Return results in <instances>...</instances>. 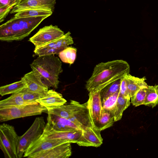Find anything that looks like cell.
I'll use <instances>...</instances> for the list:
<instances>
[{"mask_svg":"<svg viewBox=\"0 0 158 158\" xmlns=\"http://www.w3.org/2000/svg\"><path fill=\"white\" fill-rule=\"evenodd\" d=\"M20 136L14 127L4 123L0 126V148L6 158H18L17 150Z\"/></svg>","mask_w":158,"mask_h":158,"instance_id":"277c9868","label":"cell"},{"mask_svg":"<svg viewBox=\"0 0 158 158\" xmlns=\"http://www.w3.org/2000/svg\"><path fill=\"white\" fill-rule=\"evenodd\" d=\"M77 52L76 48L68 47L60 52L59 56L63 62L71 64L76 60Z\"/></svg>","mask_w":158,"mask_h":158,"instance_id":"484cf974","label":"cell"},{"mask_svg":"<svg viewBox=\"0 0 158 158\" xmlns=\"http://www.w3.org/2000/svg\"><path fill=\"white\" fill-rule=\"evenodd\" d=\"M30 65L32 70L39 74L49 88H58L59 76L63 71L61 62L58 57L53 55L38 56Z\"/></svg>","mask_w":158,"mask_h":158,"instance_id":"3957f363","label":"cell"},{"mask_svg":"<svg viewBox=\"0 0 158 158\" xmlns=\"http://www.w3.org/2000/svg\"><path fill=\"white\" fill-rule=\"evenodd\" d=\"M48 114L50 115L53 118L59 121L67 127L77 130H81L76 124L68 118L61 117L50 113H48Z\"/></svg>","mask_w":158,"mask_h":158,"instance_id":"1f68e13d","label":"cell"},{"mask_svg":"<svg viewBox=\"0 0 158 158\" xmlns=\"http://www.w3.org/2000/svg\"><path fill=\"white\" fill-rule=\"evenodd\" d=\"M26 87V84L21 78V80L19 81L1 86L0 94L3 96L7 94H14L20 92Z\"/></svg>","mask_w":158,"mask_h":158,"instance_id":"603a6c76","label":"cell"},{"mask_svg":"<svg viewBox=\"0 0 158 158\" xmlns=\"http://www.w3.org/2000/svg\"><path fill=\"white\" fill-rule=\"evenodd\" d=\"M73 43L71 33L68 31L56 40L40 47H35L34 52L38 56L59 54Z\"/></svg>","mask_w":158,"mask_h":158,"instance_id":"52a82bcc","label":"cell"},{"mask_svg":"<svg viewBox=\"0 0 158 158\" xmlns=\"http://www.w3.org/2000/svg\"><path fill=\"white\" fill-rule=\"evenodd\" d=\"M37 103H38L37 102H28L24 101L23 97V93L20 91L13 94L9 97L1 100L0 108Z\"/></svg>","mask_w":158,"mask_h":158,"instance_id":"d6986e66","label":"cell"},{"mask_svg":"<svg viewBox=\"0 0 158 158\" xmlns=\"http://www.w3.org/2000/svg\"><path fill=\"white\" fill-rule=\"evenodd\" d=\"M27 84L29 90L44 96L48 92L49 88L44 83L39 74L32 70L22 77Z\"/></svg>","mask_w":158,"mask_h":158,"instance_id":"9a60e30c","label":"cell"},{"mask_svg":"<svg viewBox=\"0 0 158 158\" xmlns=\"http://www.w3.org/2000/svg\"><path fill=\"white\" fill-rule=\"evenodd\" d=\"M70 142L62 139L45 138L42 135L30 145L25 152L23 157L29 158L37 153Z\"/></svg>","mask_w":158,"mask_h":158,"instance_id":"30bf717a","label":"cell"},{"mask_svg":"<svg viewBox=\"0 0 158 158\" xmlns=\"http://www.w3.org/2000/svg\"><path fill=\"white\" fill-rule=\"evenodd\" d=\"M22 0H0V7L11 6L14 7L19 4Z\"/></svg>","mask_w":158,"mask_h":158,"instance_id":"e575fe53","label":"cell"},{"mask_svg":"<svg viewBox=\"0 0 158 158\" xmlns=\"http://www.w3.org/2000/svg\"><path fill=\"white\" fill-rule=\"evenodd\" d=\"M65 104L58 107L47 108L48 113L68 119L71 116L73 112L74 100H71L69 104Z\"/></svg>","mask_w":158,"mask_h":158,"instance_id":"ffe728a7","label":"cell"},{"mask_svg":"<svg viewBox=\"0 0 158 158\" xmlns=\"http://www.w3.org/2000/svg\"><path fill=\"white\" fill-rule=\"evenodd\" d=\"M101 131L94 127H87L82 130V134L77 143L80 146H100L103 143Z\"/></svg>","mask_w":158,"mask_h":158,"instance_id":"4fadbf2b","label":"cell"},{"mask_svg":"<svg viewBox=\"0 0 158 158\" xmlns=\"http://www.w3.org/2000/svg\"><path fill=\"white\" fill-rule=\"evenodd\" d=\"M23 93V97L24 101L28 102H35L36 100L44 96L28 90L26 87L21 91Z\"/></svg>","mask_w":158,"mask_h":158,"instance_id":"4dcf8cb0","label":"cell"},{"mask_svg":"<svg viewBox=\"0 0 158 158\" xmlns=\"http://www.w3.org/2000/svg\"><path fill=\"white\" fill-rule=\"evenodd\" d=\"M120 79L108 85L101 90L100 94L101 100L117 92H119Z\"/></svg>","mask_w":158,"mask_h":158,"instance_id":"4316f807","label":"cell"},{"mask_svg":"<svg viewBox=\"0 0 158 158\" xmlns=\"http://www.w3.org/2000/svg\"><path fill=\"white\" fill-rule=\"evenodd\" d=\"M56 0H22L15 6L10 11V14L17 13L28 9H42L53 12Z\"/></svg>","mask_w":158,"mask_h":158,"instance_id":"7c38bea8","label":"cell"},{"mask_svg":"<svg viewBox=\"0 0 158 158\" xmlns=\"http://www.w3.org/2000/svg\"><path fill=\"white\" fill-rule=\"evenodd\" d=\"M130 70L128 63L122 60L100 63L95 66L86 82L85 88L89 92L94 90L101 91L110 84L123 78Z\"/></svg>","mask_w":158,"mask_h":158,"instance_id":"6da1fadb","label":"cell"},{"mask_svg":"<svg viewBox=\"0 0 158 158\" xmlns=\"http://www.w3.org/2000/svg\"><path fill=\"white\" fill-rule=\"evenodd\" d=\"M130 100L119 94L114 111V122L121 119L123 111L130 105Z\"/></svg>","mask_w":158,"mask_h":158,"instance_id":"44dd1931","label":"cell"},{"mask_svg":"<svg viewBox=\"0 0 158 158\" xmlns=\"http://www.w3.org/2000/svg\"><path fill=\"white\" fill-rule=\"evenodd\" d=\"M81 134L82 130H81L64 131H56L47 123L42 136L48 138L65 140L70 143H77Z\"/></svg>","mask_w":158,"mask_h":158,"instance_id":"5bb4252c","label":"cell"},{"mask_svg":"<svg viewBox=\"0 0 158 158\" xmlns=\"http://www.w3.org/2000/svg\"><path fill=\"white\" fill-rule=\"evenodd\" d=\"M64 34V31L57 26L50 25L40 29L29 41L35 47H38L60 38Z\"/></svg>","mask_w":158,"mask_h":158,"instance_id":"ba28073f","label":"cell"},{"mask_svg":"<svg viewBox=\"0 0 158 158\" xmlns=\"http://www.w3.org/2000/svg\"><path fill=\"white\" fill-rule=\"evenodd\" d=\"M36 101L46 108L60 106L67 102L61 94L52 89L49 90L44 96Z\"/></svg>","mask_w":158,"mask_h":158,"instance_id":"e0dca14e","label":"cell"},{"mask_svg":"<svg viewBox=\"0 0 158 158\" xmlns=\"http://www.w3.org/2000/svg\"><path fill=\"white\" fill-rule=\"evenodd\" d=\"M46 110V107L38 103L0 108V121L40 115Z\"/></svg>","mask_w":158,"mask_h":158,"instance_id":"5b68a950","label":"cell"},{"mask_svg":"<svg viewBox=\"0 0 158 158\" xmlns=\"http://www.w3.org/2000/svg\"><path fill=\"white\" fill-rule=\"evenodd\" d=\"M74 104L73 113L68 119L74 123L81 130L93 127L87 101L81 104L75 101Z\"/></svg>","mask_w":158,"mask_h":158,"instance_id":"9c48e42d","label":"cell"},{"mask_svg":"<svg viewBox=\"0 0 158 158\" xmlns=\"http://www.w3.org/2000/svg\"><path fill=\"white\" fill-rule=\"evenodd\" d=\"M53 12L42 9H28L20 11L16 14L14 17L16 18H30L51 15Z\"/></svg>","mask_w":158,"mask_h":158,"instance_id":"7402d4cb","label":"cell"},{"mask_svg":"<svg viewBox=\"0 0 158 158\" xmlns=\"http://www.w3.org/2000/svg\"><path fill=\"white\" fill-rule=\"evenodd\" d=\"M119 94L126 98L131 99L129 94L126 81L124 77L120 79Z\"/></svg>","mask_w":158,"mask_h":158,"instance_id":"d6a6232c","label":"cell"},{"mask_svg":"<svg viewBox=\"0 0 158 158\" xmlns=\"http://www.w3.org/2000/svg\"><path fill=\"white\" fill-rule=\"evenodd\" d=\"M70 143H67L58 145L35 154L29 158H68L72 154Z\"/></svg>","mask_w":158,"mask_h":158,"instance_id":"2e32d148","label":"cell"},{"mask_svg":"<svg viewBox=\"0 0 158 158\" xmlns=\"http://www.w3.org/2000/svg\"><path fill=\"white\" fill-rule=\"evenodd\" d=\"M147 88L141 89L135 95L131 98V102L133 105L137 106L144 105L146 96Z\"/></svg>","mask_w":158,"mask_h":158,"instance_id":"f546056e","label":"cell"},{"mask_svg":"<svg viewBox=\"0 0 158 158\" xmlns=\"http://www.w3.org/2000/svg\"><path fill=\"white\" fill-rule=\"evenodd\" d=\"M126 81L129 96L131 98L140 89L147 88L148 85L145 82V77L139 78L133 76L129 73L124 77Z\"/></svg>","mask_w":158,"mask_h":158,"instance_id":"ac0fdd59","label":"cell"},{"mask_svg":"<svg viewBox=\"0 0 158 158\" xmlns=\"http://www.w3.org/2000/svg\"><path fill=\"white\" fill-rule=\"evenodd\" d=\"M14 7L3 6L0 7V22H3Z\"/></svg>","mask_w":158,"mask_h":158,"instance_id":"836d02e7","label":"cell"},{"mask_svg":"<svg viewBox=\"0 0 158 158\" xmlns=\"http://www.w3.org/2000/svg\"><path fill=\"white\" fill-rule=\"evenodd\" d=\"M47 119V123L55 130L64 131L77 130L65 126L59 121L53 118L49 114H48Z\"/></svg>","mask_w":158,"mask_h":158,"instance_id":"f1b7e54d","label":"cell"},{"mask_svg":"<svg viewBox=\"0 0 158 158\" xmlns=\"http://www.w3.org/2000/svg\"><path fill=\"white\" fill-rule=\"evenodd\" d=\"M114 122L113 112L102 108L97 128L101 131L112 126Z\"/></svg>","mask_w":158,"mask_h":158,"instance_id":"cb8c5ba5","label":"cell"},{"mask_svg":"<svg viewBox=\"0 0 158 158\" xmlns=\"http://www.w3.org/2000/svg\"><path fill=\"white\" fill-rule=\"evenodd\" d=\"M47 16L16 18L13 17L0 26V40L19 41L28 36Z\"/></svg>","mask_w":158,"mask_h":158,"instance_id":"7a4b0ae2","label":"cell"},{"mask_svg":"<svg viewBox=\"0 0 158 158\" xmlns=\"http://www.w3.org/2000/svg\"><path fill=\"white\" fill-rule=\"evenodd\" d=\"M100 92L96 90L89 92L87 101L93 126L97 129L102 110Z\"/></svg>","mask_w":158,"mask_h":158,"instance_id":"8fae6325","label":"cell"},{"mask_svg":"<svg viewBox=\"0 0 158 158\" xmlns=\"http://www.w3.org/2000/svg\"><path fill=\"white\" fill-rule=\"evenodd\" d=\"M144 105L152 108L158 105V85L148 86Z\"/></svg>","mask_w":158,"mask_h":158,"instance_id":"d4e9b609","label":"cell"},{"mask_svg":"<svg viewBox=\"0 0 158 158\" xmlns=\"http://www.w3.org/2000/svg\"><path fill=\"white\" fill-rule=\"evenodd\" d=\"M46 124L43 117H37L28 130L20 136L17 150L18 158L22 157L30 145L42 135Z\"/></svg>","mask_w":158,"mask_h":158,"instance_id":"8992f818","label":"cell"},{"mask_svg":"<svg viewBox=\"0 0 158 158\" xmlns=\"http://www.w3.org/2000/svg\"><path fill=\"white\" fill-rule=\"evenodd\" d=\"M119 94V92H117L102 99V108L112 112L114 113Z\"/></svg>","mask_w":158,"mask_h":158,"instance_id":"83f0119b","label":"cell"}]
</instances>
